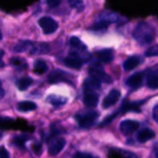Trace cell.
I'll use <instances>...</instances> for the list:
<instances>
[{"mask_svg": "<svg viewBox=\"0 0 158 158\" xmlns=\"http://www.w3.org/2000/svg\"><path fill=\"white\" fill-rule=\"evenodd\" d=\"M64 63L67 67H69L70 69H80L82 67L83 59L76 52H74V53H70L69 56L64 59Z\"/></svg>", "mask_w": 158, "mask_h": 158, "instance_id": "obj_4", "label": "cell"}, {"mask_svg": "<svg viewBox=\"0 0 158 158\" xmlns=\"http://www.w3.org/2000/svg\"><path fill=\"white\" fill-rule=\"evenodd\" d=\"M93 158H98V157H93Z\"/></svg>", "mask_w": 158, "mask_h": 158, "instance_id": "obj_37", "label": "cell"}, {"mask_svg": "<svg viewBox=\"0 0 158 158\" xmlns=\"http://www.w3.org/2000/svg\"><path fill=\"white\" fill-rule=\"evenodd\" d=\"M89 73H90V75L92 77L97 79L100 81H103V82H106V83H111L112 82L111 77L108 74H106L105 71L101 70V69H98L96 68H90L89 69Z\"/></svg>", "mask_w": 158, "mask_h": 158, "instance_id": "obj_11", "label": "cell"}, {"mask_svg": "<svg viewBox=\"0 0 158 158\" xmlns=\"http://www.w3.org/2000/svg\"><path fill=\"white\" fill-rule=\"evenodd\" d=\"M47 70V65L43 60H36L33 65V71L36 74L42 75Z\"/></svg>", "mask_w": 158, "mask_h": 158, "instance_id": "obj_21", "label": "cell"}, {"mask_svg": "<svg viewBox=\"0 0 158 158\" xmlns=\"http://www.w3.org/2000/svg\"><path fill=\"white\" fill-rule=\"evenodd\" d=\"M3 96H4V90L2 89V90H1V98H2Z\"/></svg>", "mask_w": 158, "mask_h": 158, "instance_id": "obj_36", "label": "cell"}, {"mask_svg": "<svg viewBox=\"0 0 158 158\" xmlns=\"http://www.w3.org/2000/svg\"><path fill=\"white\" fill-rule=\"evenodd\" d=\"M120 95H121L120 91H118L117 89L111 90L102 103L103 108L106 109V108H109L110 106H112L113 105H115L118 101V99L120 98Z\"/></svg>", "mask_w": 158, "mask_h": 158, "instance_id": "obj_8", "label": "cell"}, {"mask_svg": "<svg viewBox=\"0 0 158 158\" xmlns=\"http://www.w3.org/2000/svg\"><path fill=\"white\" fill-rule=\"evenodd\" d=\"M69 44H70L71 47L74 48V49H81V50L86 49L85 45L81 43V41L78 37H75V36L71 37L70 40H69Z\"/></svg>", "mask_w": 158, "mask_h": 158, "instance_id": "obj_27", "label": "cell"}, {"mask_svg": "<svg viewBox=\"0 0 158 158\" xmlns=\"http://www.w3.org/2000/svg\"><path fill=\"white\" fill-rule=\"evenodd\" d=\"M140 127L139 122L135 121V120H123L120 125H119V130L121 131V133L125 136H129L131 134H132L138 128Z\"/></svg>", "mask_w": 158, "mask_h": 158, "instance_id": "obj_5", "label": "cell"}, {"mask_svg": "<svg viewBox=\"0 0 158 158\" xmlns=\"http://www.w3.org/2000/svg\"><path fill=\"white\" fill-rule=\"evenodd\" d=\"M96 57L104 63H110L114 59V52L112 49H101L95 52Z\"/></svg>", "mask_w": 158, "mask_h": 158, "instance_id": "obj_13", "label": "cell"}, {"mask_svg": "<svg viewBox=\"0 0 158 158\" xmlns=\"http://www.w3.org/2000/svg\"><path fill=\"white\" fill-rule=\"evenodd\" d=\"M65 144H66V141L63 138H58L53 141L48 146V154L53 156L58 155L65 147Z\"/></svg>", "mask_w": 158, "mask_h": 158, "instance_id": "obj_10", "label": "cell"}, {"mask_svg": "<svg viewBox=\"0 0 158 158\" xmlns=\"http://www.w3.org/2000/svg\"><path fill=\"white\" fill-rule=\"evenodd\" d=\"M69 4L72 8H75L77 11H82L84 8L83 0H69Z\"/></svg>", "mask_w": 158, "mask_h": 158, "instance_id": "obj_28", "label": "cell"}, {"mask_svg": "<svg viewBox=\"0 0 158 158\" xmlns=\"http://www.w3.org/2000/svg\"><path fill=\"white\" fill-rule=\"evenodd\" d=\"M143 59L141 56H131L129 57L123 64V67H124V69L125 70H132L134 69L135 68H137L141 63H142Z\"/></svg>", "mask_w": 158, "mask_h": 158, "instance_id": "obj_14", "label": "cell"}, {"mask_svg": "<svg viewBox=\"0 0 158 158\" xmlns=\"http://www.w3.org/2000/svg\"><path fill=\"white\" fill-rule=\"evenodd\" d=\"M108 158H137L133 154L122 150H111L108 153Z\"/></svg>", "mask_w": 158, "mask_h": 158, "instance_id": "obj_17", "label": "cell"}, {"mask_svg": "<svg viewBox=\"0 0 158 158\" xmlns=\"http://www.w3.org/2000/svg\"><path fill=\"white\" fill-rule=\"evenodd\" d=\"M140 106L138 104L135 103H129V102H125L122 106L120 111L121 112H127V111H135V112H140Z\"/></svg>", "mask_w": 158, "mask_h": 158, "instance_id": "obj_23", "label": "cell"}, {"mask_svg": "<svg viewBox=\"0 0 158 158\" xmlns=\"http://www.w3.org/2000/svg\"><path fill=\"white\" fill-rule=\"evenodd\" d=\"M156 137V133L154 131L150 130V129H143V131H141L138 134V141L142 143H146L152 139H154Z\"/></svg>", "mask_w": 158, "mask_h": 158, "instance_id": "obj_15", "label": "cell"}, {"mask_svg": "<svg viewBox=\"0 0 158 158\" xmlns=\"http://www.w3.org/2000/svg\"><path fill=\"white\" fill-rule=\"evenodd\" d=\"M0 158H9V154L8 152L6 150L5 147H1V151H0Z\"/></svg>", "mask_w": 158, "mask_h": 158, "instance_id": "obj_33", "label": "cell"}, {"mask_svg": "<svg viewBox=\"0 0 158 158\" xmlns=\"http://www.w3.org/2000/svg\"><path fill=\"white\" fill-rule=\"evenodd\" d=\"M147 86L150 89H157L158 88V67H155L148 71Z\"/></svg>", "mask_w": 158, "mask_h": 158, "instance_id": "obj_12", "label": "cell"}, {"mask_svg": "<svg viewBox=\"0 0 158 158\" xmlns=\"http://www.w3.org/2000/svg\"><path fill=\"white\" fill-rule=\"evenodd\" d=\"M31 45H32V44L31 42H29V41H20L14 46L13 50L15 52H19H19H24L28 48H30V46H31Z\"/></svg>", "mask_w": 158, "mask_h": 158, "instance_id": "obj_24", "label": "cell"}, {"mask_svg": "<svg viewBox=\"0 0 158 158\" xmlns=\"http://www.w3.org/2000/svg\"><path fill=\"white\" fill-rule=\"evenodd\" d=\"M32 83V79L30 77H23L21 79H19L17 82V86L19 88V90L20 91H25L27 90Z\"/></svg>", "mask_w": 158, "mask_h": 158, "instance_id": "obj_22", "label": "cell"}, {"mask_svg": "<svg viewBox=\"0 0 158 158\" xmlns=\"http://www.w3.org/2000/svg\"><path fill=\"white\" fill-rule=\"evenodd\" d=\"M99 114L95 111H89V112H84L81 113L76 116L77 122L81 128L83 129H89L91 128L98 119Z\"/></svg>", "mask_w": 158, "mask_h": 158, "instance_id": "obj_2", "label": "cell"}, {"mask_svg": "<svg viewBox=\"0 0 158 158\" xmlns=\"http://www.w3.org/2000/svg\"><path fill=\"white\" fill-rule=\"evenodd\" d=\"M28 140H29V137L28 136H24V135H22V136H17V137L14 138V143L16 145H19V146L21 147V146H23L25 144L26 141H28Z\"/></svg>", "mask_w": 158, "mask_h": 158, "instance_id": "obj_30", "label": "cell"}, {"mask_svg": "<svg viewBox=\"0 0 158 158\" xmlns=\"http://www.w3.org/2000/svg\"><path fill=\"white\" fill-rule=\"evenodd\" d=\"M72 158H93V156L89 154H84V153H76Z\"/></svg>", "mask_w": 158, "mask_h": 158, "instance_id": "obj_32", "label": "cell"}, {"mask_svg": "<svg viewBox=\"0 0 158 158\" xmlns=\"http://www.w3.org/2000/svg\"><path fill=\"white\" fill-rule=\"evenodd\" d=\"M84 87L86 89H91V90H95V89H99L101 87V81H98L97 79L94 78V77H89L87 79H85L84 82Z\"/></svg>", "mask_w": 158, "mask_h": 158, "instance_id": "obj_18", "label": "cell"}, {"mask_svg": "<svg viewBox=\"0 0 158 158\" xmlns=\"http://www.w3.org/2000/svg\"><path fill=\"white\" fill-rule=\"evenodd\" d=\"M70 75H69L67 72L60 70V69H56L54 70L48 77V82L50 83H57L60 81H66V82H69L70 81Z\"/></svg>", "mask_w": 158, "mask_h": 158, "instance_id": "obj_6", "label": "cell"}, {"mask_svg": "<svg viewBox=\"0 0 158 158\" xmlns=\"http://www.w3.org/2000/svg\"><path fill=\"white\" fill-rule=\"evenodd\" d=\"M45 2L50 7H56L61 4L62 0H45Z\"/></svg>", "mask_w": 158, "mask_h": 158, "instance_id": "obj_31", "label": "cell"}, {"mask_svg": "<svg viewBox=\"0 0 158 158\" xmlns=\"http://www.w3.org/2000/svg\"><path fill=\"white\" fill-rule=\"evenodd\" d=\"M37 106L30 101H23L18 104V110L21 111V112H28V111H32L34 109H36Z\"/></svg>", "mask_w": 158, "mask_h": 158, "instance_id": "obj_19", "label": "cell"}, {"mask_svg": "<svg viewBox=\"0 0 158 158\" xmlns=\"http://www.w3.org/2000/svg\"><path fill=\"white\" fill-rule=\"evenodd\" d=\"M109 23L104 21V20H99L98 22L94 23L93 26H91L89 28V30L91 31H104V30H106L107 27H108Z\"/></svg>", "mask_w": 158, "mask_h": 158, "instance_id": "obj_26", "label": "cell"}, {"mask_svg": "<svg viewBox=\"0 0 158 158\" xmlns=\"http://www.w3.org/2000/svg\"><path fill=\"white\" fill-rule=\"evenodd\" d=\"M15 121L9 118H3L1 119V129L2 130H14Z\"/></svg>", "mask_w": 158, "mask_h": 158, "instance_id": "obj_25", "label": "cell"}, {"mask_svg": "<svg viewBox=\"0 0 158 158\" xmlns=\"http://www.w3.org/2000/svg\"><path fill=\"white\" fill-rule=\"evenodd\" d=\"M143 72H137L133 75H131L126 81V84L133 89V90H137L140 87H142L143 85Z\"/></svg>", "mask_w": 158, "mask_h": 158, "instance_id": "obj_9", "label": "cell"}, {"mask_svg": "<svg viewBox=\"0 0 158 158\" xmlns=\"http://www.w3.org/2000/svg\"><path fill=\"white\" fill-rule=\"evenodd\" d=\"M156 36V30L155 28L144 21L139 22L133 30L132 37L136 42L140 44H147L154 41Z\"/></svg>", "mask_w": 158, "mask_h": 158, "instance_id": "obj_1", "label": "cell"}, {"mask_svg": "<svg viewBox=\"0 0 158 158\" xmlns=\"http://www.w3.org/2000/svg\"><path fill=\"white\" fill-rule=\"evenodd\" d=\"M38 23H39L40 27L42 28L44 34H52L58 28L57 22L54 19H52L50 17H43V18H41L38 20Z\"/></svg>", "mask_w": 158, "mask_h": 158, "instance_id": "obj_3", "label": "cell"}, {"mask_svg": "<svg viewBox=\"0 0 158 158\" xmlns=\"http://www.w3.org/2000/svg\"><path fill=\"white\" fill-rule=\"evenodd\" d=\"M145 56L148 57H152V56H158V44H155L151 47H149L146 52H145Z\"/></svg>", "mask_w": 158, "mask_h": 158, "instance_id": "obj_29", "label": "cell"}, {"mask_svg": "<svg viewBox=\"0 0 158 158\" xmlns=\"http://www.w3.org/2000/svg\"><path fill=\"white\" fill-rule=\"evenodd\" d=\"M153 118L158 123V105L156 106L153 109Z\"/></svg>", "mask_w": 158, "mask_h": 158, "instance_id": "obj_34", "label": "cell"}, {"mask_svg": "<svg viewBox=\"0 0 158 158\" xmlns=\"http://www.w3.org/2000/svg\"><path fill=\"white\" fill-rule=\"evenodd\" d=\"M47 101L55 106H61L63 105H65L67 103V98L62 97V96H57V95H50L47 97Z\"/></svg>", "mask_w": 158, "mask_h": 158, "instance_id": "obj_20", "label": "cell"}, {"mask_svg": "<svg viewBox=\"0 0 158 158\" xmlns=\"http://www.w3.org/2000/svg\"><path fill=\"white\" fill-rule=\"evenodd\" d=\"M33 150H34V153L36 155H40V153H41V145L37 144V146H33Z\"/></svg>", "mask_w": 158, "mask_h": 158, "instance_id": "obj_35", "label": "cell"}, {"mask_svg": "<svg viewBox=\"0 0 158 158\" xmlns=\"http://www.w3.org/2000/svg\"><path fill=\"white\" fill-rule=\"evenodd\" d=\"M99 101V95L91 89H85L83 94V103L87 107H94Z\"/></svg>", "mask_w": 158, "mask_h": 158, "instance_id": "obj_7", "label": "cell"}, {"mask_svg": "<svg viewBox=\"0 0 158 158\" xmlns=\"http://www.w3.org/2000/svg\"><path fill=\"white\" fill-rule=\"evenodd\" d=\"M100 20H104L107 23H112V22H117L119 19V17L117 13L111 12V11H105L99 16Z\"/></svg>", "mask_w": 158, "mask_h": 158, "instance_id": "obj_16", "label": "cell"}]
</instances>
